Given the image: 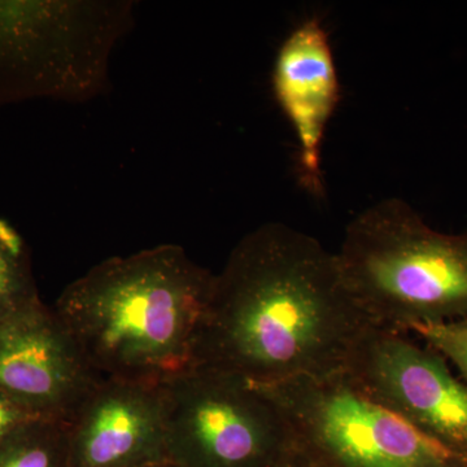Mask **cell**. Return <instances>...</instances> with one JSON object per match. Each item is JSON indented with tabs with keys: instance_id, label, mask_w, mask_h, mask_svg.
I'll list each match as a JSON object with an SVG mask.
<instances>
[{
	"instance_id": "8fae6325",
	"label": "cell",
	"mask_w": 467,
	"mask_h": 467,
	"mask_svg": "<svg viewBox=\"0 0 467 467\" xmlns=\"http://www.w3.org/2000/svg\"><path fill=\"white\" fill-rule=\"evenodd\" d=\"M0 467H70L67 423L36 418L0 436Z\"/></svg>"
},
{
	"instance_id": "7a4b0ae2",
	"label": "cell",
	"mask_w": 467,
	"mask_h": 467,
	"mask_svg": "<svg viewBox=\"0 0 467 467\" xmlns=\"http://www.w3.org/2000/svg\"><path fill=\"white\" fill-rule=\"evenodd\" d=\"M213 276L161 244L91 267L54 310L101 378L161 383L192 367Z\"/></svg>"
},
{
	"instance_id": "3957f363",
	"label": "cell",
	"mask_w": 467,
	"mask_h": 467,
	"mask_svg": "<svg viewBox=\"0 0 467 467\" xmlns=\"http://www.w3.org/2000/svg\"><path fill=\"white\" fill-rule=\"evenodd\" d=\"M335 254L349 294L377 327L409 333L467 319V232H438L401 199L353 218Z\"/></svg>"
},
{
	"instance_id": "7c38bea8",
	"label": "cell",
	"mask_w": 467,
	"mask_h": 467,
	"mask_svg": "<svg viewBox=\"0 0 467 467\" xmlns=\"http://www.w3.org/2000/svg\"><path fill=\"white\" fill-rule=\"evenodd\" d=\"M36 297L26 243L0 218V317Z\"/></svg>"
},
{
	"instance_id": "6da1fadb",
	"label": "cell",
	"mask_w": 467,
	"mask_h": 467,
	"mask_svg": "<svg viewBox=\"0 0 467 467\" xmlns=\"http://www.w3.org/2000/svg\"><path fill=\"white\" fill-rule=\"evenodd\" d=\"M373 326L337 254L282 223L245 234L214 275L193 364L267 386L346 368Z\"/></svg>"
},
{
	"instance_id": "9c48e42d",
	"label": "cell",
	"mask_w": 467,
	"mask_h": 467,
	"mask_svg": "<svg viewBox=\"0 0 467 467\" xmlns=\"http://www.w3.org/2000/svg\"><path fill=\"white\" fill-rule=\"evenodd\" d=\"M70 467L167 463L161 383L101 378L67 422Z\"/></svg>"
},
{
	"instance_id": "4fadbf2b",
	"label": "cell",
	"mask_w": 467,
	"mask_h": 467,
	"mask_svg": "<svg viewBox=\"0 0 467 467\" xmlns=\"http://www.w3.org/2000/svg\"><path fill=\"white\" fill-rule=\"evenodd\" d=\"M411 333L422 337L442 358L459 368L467 384V319L441 324L414 325Z\"/></svg>"
},
{
	"instance_id": "30bf717a",
	"label": "cell",
	"mask_w": 467,
	"mask_h": 467,
	"mask_svg": "<svg viewBox=\"0 0 467 467\" xmlns=\"http://www.w3.org/2000/svg\"><path fill=\"white\" fill-rule=\"evenodd\" d=\"M272 84L299 144L301 186L321 196L325 192L322 150L340 100V82L330 38L318 17L306 18L285 36L276 52Z\"/></svg>"
},
{
	"instance_id": "277c9868",
	"label": "cell",
	"mask_w": 467,
	"mask_h": 467,
	"mask_svg": "<svg viewBox=\"0 0 467 467\" xmlns=\"http://www.w3.org/2000/svg\"><path fill=\"white\" fill-rule=\"evenodd\" d=\"M133 26L131 0H0V106L99 97Z\"/></svg>"
},
{
	"instance_id": "5bb4252c",
	"label": "cell",
	"mask_w": 467,
	"mask_h": 467,
	"mask_svg": "<svg viewBox=\"0 0 467 467\" xmlns=\"http://www.w3.org/2000/svg\"><path fill=\"white\" fill-rule=\"evenodd\" d=\"M36 418L39 417L33 414L29 409L12 399L7 393L0 391V436Z\"/></svg>"
},
{
	"instance_id": "5b68a950",
	"label": "cell",
	"mask_w": 467,
	"mask_h": 467,
	"mask_svg": "<svg viewBox=\"0 0 467 467\" xmlns=\"http://www.w3.org/2000/svg\"><path fill=\"white\" fill-rule=\"evenodd\" d=\"M161 387L174 466L282 467L296 453L287 418L259 384L192 365Z\"/></svg>"
},
{
	"instance_id": "2e32d148",
	"label": "cell",
	"mask_w": 467,
	"mask_h": 467,
	"mask_svg": "<svg viewBox=\"0 0 467 467\" xmlns=\"http://www.w3.org/2000/svg\"><path fill=\"white\" fill-rule=\"evenodd\" d=\"M153 467H177V466H174L173 463L167 462V463H161V465L153 466Z\"/></svg>"
},
{
	"instance_id": "8992f818",
	"label": "cell",
	"mask_w": 467,
	"mask_h": 467,
	"mask_svg": "<svg viewBox=\"0 0 467 467\" xmlns=\"http://www.w3.org/2000/svg\"><path fill=\"white\" fill-rule=\"evenodd\" d=\"M282 409L297 448L328 467H467L371 398L346 370L261 386Z\"/></svg>"
},
{
	"instance_id": "9a60e30c",
	"label": "cell",
	"mask_w": 467,
	"mask_h": 467,
	"mask_svg": "<svg viewBox=\"0 0 467 467\" xmlns=\"http://www.w3.org/2000/svg\"><path fill=\"white\" fill-rule=\"evenodd\" d=\"M282 467H328L325 465V463L319 462V461L312 459V457L308 456V454L301 451L299 448H297L296 453L291 457L287 462L285 463Z\"/></svg>"
},
{
	"instance_id": "52a82bcc",
	"label": "cell",
	"mask_w": 467,
	"mask_h": 467,
	"mask_svg": "<svg viewBox=\"0 0 467 467\" xmlns=\"http://www.w3.org/2000/svg\"><path fill=\"white\" fill-rule=\"evenodd\" d=\"M344 370L371 398L467 460V384L441 353L407 333L370 326Z\"/></svg>"
},
{
	"instance_id": "ba28073f",
	"label": "cell",
	"mask_w": 467,
	"mask_h": 467,
	"mask_svg": "<svg viewBox=\"0 0 467 467\" xmlns=\"http://www.w3.org/2000/svg\"><path fill=\"white\" fill-rule=\"evenodd\" d=\"M100 379L41 297L0 317V391L36 417L69 422Z\"/></svg>"
}]
</instances>
